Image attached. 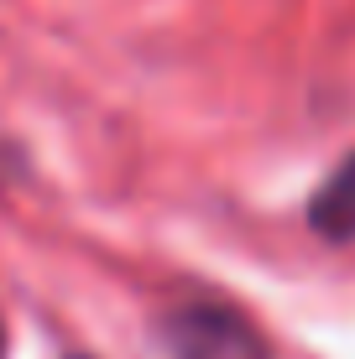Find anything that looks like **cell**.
Returning a JSON list of instances; mask_svg holds the SVG:
<instances>
[{
  "instance_id": "1",
  "label": "cell",
  "mask_w": 355,
  "mask_h": 359,
  "mask_svg": "<svg viewBox=\"0 0 355 359\" xmlns=\"http://www.w3.org/2000/svg\"><path fill=\"white\" fill-rule=\"evenodd\" d=\"M167 359H277L266 333L219 297H188L162 318Z\"/></svg>"
},
{
  "instance_id": "2",
  "label": "cell",
  "mask_w": 355,
  "mask_h": 359,
  "mask_svg": "<svg viewBox=\"0 0 355 359\" xmlns=\"http://www.w3.org/2000/svg\"><path fill=\"white\" fill-rule=\"evenodd\" d=\"M309 229L329 245H355V151L309 198Z\"/></svg>"
},
{
  "instance_id": "3",
  "label": "cell",
  "mask_w": 355,
  "mask_h": 359,
  "mask_svg": "<svg viewBox=\"0 0 355 359\" xmlns=\"http://www.w3.org/2000/svg\"><path fill=\"white\" fill-rule=\"evenodd\" d=\"M0 359H6V323H0Z\"/></svg>"
},
{
  "instance_id": "4",
  "label": "cell",
  "mask_w": 355,
  "mask_h": 359,
  "mask_svg": "<svg viewBox=\"0 0 355 359\" xmlns=\"http://www.w3.org/2000/svg\"><path fill=\"white\" fill-rule=\"evenodd\" d=\"M73 359H94V354H73Z\"/></svg>"
}]
</instances>
